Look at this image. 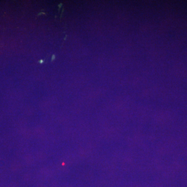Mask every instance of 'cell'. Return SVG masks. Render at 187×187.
Segmentation results:
<instances>
[{
	"mask_svg": "<svg viewBox=\"0 0 187 187\" xmlns=\"http://www.w3.org/2000/svg\"><path fill=\"white\" fill-rule=\"evenodd\" d=\"M40 62H41V63H42V62H43V60H41V61H40Z\"/></svg>",
	"mask_w": 187,
	"mask_h": 187,
	"instance_id": "obj_1",
	"label": "cell"
}]
</instances>
